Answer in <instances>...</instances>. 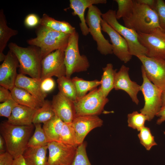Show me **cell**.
Masks as SVG:
<instances>
[{
	"label": "cell",
	"instance_id": "6da1fadb",
	"mask_svg": "<svg viewBox=\"0 0 165 165\" xmlns=\"http://www.w3.org/2000/svg\"><path fill=\"white\" fill-rule=\"evenodd\" d=\"M35 126L13 125L7 121L0 125V135L6 144V151L14 159L22 155L28 148L29 141L32 135Z\"/></svg>",
	"mask_w": 165,
	"mask_h": 165
},
{
	"label": "cell",
	"instance_id": "7a4b0ae2",
	"mask_svg": "<svg viewBox=\"0 0 165 165\" xmlns=\"http://www.w3.org/2000/svg\"><path fill=\"white\" fill-rule=\"evenodd\" d=\"M123 19L125 26L137 33L148 34L157 29H162L155 10L147 6L138 3L136 0H133L131 13Z\"/></svg>",
	"mask_w": 165,
	"mask_h": 165
},
{
	"label": "cell",
	"instance_id": "3957f363",
	"mask_svg": "<svg viewBox=\"0 0 165 165\" xmlns=\"http://www.w3.org/2000/svg\"><path fill=\"white\" fill-rule=\"evenodd\" d=\"M36 37L27 41L30 46L38 47L43 59L49 54L58 50H65L71 35L67 34L39 25L36 31Z\"/></svg>",
	"mask_w": 165,
	"mask_h": 165
},
{
	"label": "cell",
	"instance_id": "277c9868",
	"mask_svg": "<svg viewBox=\"0 0 165 165\" xmlns=\"http://www.w3.org/2000/svg\"><path fill=\"white\" fill-rule=\"evenodd\" d=\"M8 46L18 60L20 73L40 79L42 59L40 49L32 46L23 47L12 42L9 44Z\"/></svg>",
	"mask_w": 165,
	"mask_h": 165
},
{
	"label": "cell",
	"instance_id": "5b68a950",
	"mask_svg": "<svg viewBox=\"0 0 165 165\" xmlns=\"http://www.w3.org/2000/svg\"><path fill=\"white\" fill-rule=\"evenodd\" d=\"M116 10L110 9L102 13V19L126 40L131 55L136 57L140 55L146 56L147 50L140 42L138 33L119 23L116 17Z\"/></svg>",
	"mask_w": 165,
	"mask_h": 165
},
{
	"label": "cell",
	"instance_id": "8992f818",
	"mask_svg": "<svg viewBox=\"0 0 165 165\" xmlns=\"http://www.w3.org/2000/svg\"><path fill=\"white\" fill-rule=\"evenodd\" d=\"M79 39V34L75 30L70 35L67 46L64 51L66 76L69 78H70L72 74L74 73L87 71L90 66L86 56L80 53Z\"/></svg>",
	"mask_w": 165,
	"mask_h": 165
},
{
	"label": "cell",
	"instance_id": "52a82bcc",
	"mask_svg": "<svg viewBox=\"0 0 165 165\" xmlns=\"http://www.w3.org/2000/svg\"><path fill=\"white\" fill-rule=\"evenodd\" d=\"M85 18L89 33L97 43V49L102 54L106 55L113 53L112 46L102 33L101 22L102 20L100 10L92 5L88 8Z\"/></svg>",
	"mask_w": 165,
	"mask_h": 165
},
{
	"label": "cell",
	"instance_id": "ba28073f",
	"mask_svg": "<svg viewBox=\"0 0 165 165\" xmlns=\"http://www.w3.org/2000/svg\"><path fill=\"white\" fill-rule=\"evenodd\" d=\"M141 71L143 81L141 86V91L144 96L145 105L140 111L147 116L148 121H150L156 116L162 107L161 95L162 90L148 78L141 66Z\"/></svg>",
	"mask_w": 165,
	"mask_h": 165
},
{
	"label": "cell",
	"instance_id": "9c48e42d",
	"mask_svg": "<svg viewBox=\"0 0 165 165\" xmlns=\"http://www.w3.org/2000/svg\"><path fill=\"white\" fill-rule=\"evenodd\" d=\"M108 101L100 88H96L74 102L76 116H98L101 113Z\"/></svg>",
	"mask_w": 165,
	"mask_h": 165
},
{
	"label": "cell",
	"instance_id": "30bf717a",
	"mask_svg": "<svg viewBox=\"0 0 165 165\" xmlns=\"http://www.w3.org/2000/svg\"><path fill=\"white\" fill-rule=\"evenodd\" d=\"M137 57L141 62V67L150 81L162 90H165V60L144 55Z\"/></svg>",
	"mask_w": 165,
	"mask_h": 165
},
{
	"label": "cell",
	"instance_id": "8fae6325",
	"mask_svg": "<svg viewBox=\"0 0 165 165\" xmlns=\"http://www.w3.org/2000/svg\"><path fill=\"white\" fill-rule=\"evenodd\" d=\"M138 33L140 42L147 50L146 56L165 60V31L158 28L148 34Z\"/></svg>",
	"mask_w": 165,
	"mask_h": 165
},
{
	"label": "cell",
	"instance_id": "7c38bea8",
	"mask_svg": "<svg viewBox=\"0 0 165 165\" xmlns=\"http://www.w3.org/2000/svg\"><path fill=\"white\" fill-rule=\"evenodd\" d=\"M64 51L57 50L48 55L42 60L40 79L56 76L57 78L66 75L64 62Z\"/></svg>",
	"mask_w": 165,
	"mask_h": 165
},
{
	"label": "cell",
	"instance_id": "4fadbf2b",
	"mask_svg": "<svg viewBox=\"0 0 165 165\" xmlns=\"http://www.w3.org/2000/svg\"><path fill=\"white\" fill-rule=\"evenodd\" d=\"M78 146L60 141L49 142L48 145V162L50 165H71Z\"/></svg>",
	"mask_w": 165,
	"mask_h": 165
},
{
	"label": "cell",
	"instance_id": "5bb4252c",
	"mask_svg": "<svg viewBox=\"0 0 165 165\" xmlns=\"http://www.w3.org/2000/svg\"><path fill=\"white\" fill-rule=\"evenodd\" d=\"M102 30L109 37L113 53L120 60L126 63L132 58L129 46L126 40L102 19L101 22Z\"/></svg>",
	"mask_w": 165,
	"mask_h": 165
},
{
	"label": "cell",
	"instance_id": "9a60e30c",
	"mask_svg": "<svg viewBox=\"0 0 165 165\" xmlns=\"http://www.w3.org/2000/svg\"><path fill=\"white\" fill-rule=\"evenodd\" d=\"M19 63L14 54L10 50L0 66V85L10 91L15 86Z\"/></svg>",
	"mask_w": 165,
	"mask_h": 165
},
{
	"label": "cell",
	"instance_id": "2e32d148",
	"mask_svg": "<svg viewBox=\"0 0 165 165\" xmlns=\"http://www.w3.org/2000/svg\"><path fill=\"white\" fill-rule=\"evenodd\" d=\"M129 68L123 65L115 76L114 89L116 90H122L130 96L132 101L138 105L139 101L137 95L141 90V86L136 82L132 81L129 75Z\"/></svg>",
	"mask_w": 165,
	"mask_h": 165
},
{
	"label": "cell",
	"instance_id": "e0dca14e",
	"mask_svg": "<svg viewBox=\"0 0 165 165\" xmlns=\"http://www.w3.org/2000/svg\"><path fill=\"white\" fill-rule=\"evenodd\" d=\"M78 145L84 142L86 136L93 129L101 127L103 121L98 116H76L72 122Z\"/></svg>",
	"mask_w": 165,
	"mask_h": 165
},
{
	"label": "cell",
	"instance_id": "ac0fdd59",
	"mask_svg": "<svg viewBox=\"0 0 165 165\" xmlns=\"http://www.w3.org/2000/svg\"><path fill=\"white\" fill-rule=\"evenodd\" d=\"M51 102L56 116L64 123L72 122L76 116L73 101L59 92L53 96Z\"/></svg>",
	"mask_w": 165,
	"mask_h": 165
},
{
	"label": "cell",
	"instance_id": "d6986e66",
	"mask_svg": "<svg viewBox=\"0 0 165 165\" xmlns=\"http://www.w3.org/2000/svg\"><path fill=\"white\" fill-rule=\"evenodd\" d=\"M70 8L73 10V15L78 16L80 22L79 27L82 34L86 36L89 34L88 27L86 22L85 12L86 9L94 4H105L106 0H70Z\"/></svg>",
	"mask_w": 165,
	"mask_h": 165
},
{
	"label": "cell",
	"instance_id": "ffe728a7",
	"mask_svg": "<svg viewBox=\"0 0 165 165\" xmlns=\"http://www.w3.org/2000/svg\"><path fill=\"white\" fill-rule=\"evenodd\" d=\"M40 79L29 77L20 73L18 74L15 86L27 91L40 101L44 102L47 94L43 92L41 88Z\"/></svg>",
	"mask_w": 165,
	"mask_h": 165
},
{
	"label": "cell",
	"instance_id": "44dd1931",
	"mask_svg": "<svg viewBox=\"0 0 165 165\" xmlns=\"http://www.w3.org/2000/svg\"><path fill=\"white\" fill-rule=\"evenodd\" d=\"M36 109L17 104L13 109L7 121L11 124L20 126H28L33 124L32 121Z\"/></svg>",
	"mask_w": 165,
	"mask_h": 165
},
{
	"label": "cell",
	"instance_id": "7402d4cb",
	"mask_svg": "<svg viewBox=\"0 0 165 165\" xmlns=\"http://www.w3.org/2000/svg\"><path fill=\"white\" fill-rule=\"evenodd\" d=\"M47 145L28 147L22 156L28 165H50L48 162Z\"/></svg>",
	"mask_w": 165,
	"mask_h": 165
},
{
	"label": "cell",
	"instance_id": "603a6c76",
	"mask_svg": "<svg viewBox=\"0 0 165 165\" xmlns=\"http://www.w3.org/2000/svg\"><path fill=\"white\" fill-rule=\"evenodd\" d=\"M13 98L18 104L38 109L44 102L25 90L15 86L11 91Z\"/></svg>",
	"mask_w": 165,
	"mask_h": 165
},
{
	"label": "cell",
	"instance_id": "cb8c5ba5",
	"mask_svg": "<svg viewBox=\"0 0 165 165\" xmlns=\"http://www.w3.org/2000/svg\"><path fill=\"white\" fill-rule=\"evenodd\" d=\"M18 31L13 29L7 25L5 16L3 9L0 10V61H3L6 55L3 51L7 45L8 42L12 37L17 35Z\"/></svg>",
	"mask_w": 165,
	"mask_h": 165
},
{
	"label": "cell",
	"instance_id": "d4e9b609",
	"mask_svg": "<svg viewBox=\"0 0 165 165\" xmlns=\"http://www.w3.org/2000/svg\"><path fill=\"white\" fill-rule=\"evenodd\" d=\"M64 122L57 116L43 123L42 127L49 142L59 141Z\"/></svg>",
	"mask_w": 165,
	"mask_h": 165
},
{
	"label": "cell",
	"instance_id": "484cf974",
	"mask_svg": "<svg viewBox=\"0 0 165 165\" xmlns=\"http://www.w3.org/2000/svg\"><path fill=\"white\" fill-rule=\"evenodd\" d=\"M103 73L101 81V86L99 87L104 96H107L110 91L114 88L115 76L116 70L113 69L112 64H108L103 68Z\"/></svg>",
	"mask_w": 165,
	"mask_h": 165
},
{
	"label": "cell",
	"instance_id": "4316f807",
	"mask_svg": "<svg viewBox=\"0 0 165 165\" xmlns=\"http://www.w3.org/2000/svg\"><path fill=\"white\" fill-rule=\"evenodd\" d=\"M72 80L76 89L77 100L84 96L88 91L96 88L101 84L100 80L87 81L77 77H74Z\"/></svg>",
	"mask_w": 165,
	"mask_h": 165
},
{
	"label": "cell",
	"instance_id": "83f0119b",
	"mask_svg": "<svg viewBox=\"0 0 165 165\" xmlns=\"http://www.w3.org/2000/svg\"><path fill=\"white\" fill-rule=\"evenodd\" d=\"M55 116L51 102L49 101L45 100L42 106L36 110L33 116V123L43 124Z\"/></svg>",
	"mask_w": 165,
	"mask_h": 165
},
{
	"label": "cell",
	"instance_id": "f1b7e54d",
	"mask_svg": "<svg viewBox=\"0 0 165 165\" xmlns=\"http://www.w3.org/2000/svg\"><path fill=\"white\" fill-rule=\"evenodd\" d=\"M59 92L74 102L77 100L75 88L72 79L66 76L57 80Z\"/></svg>",
	"mask_w": 165,
	"mask_h": 165
},
{
	"label": "cell",
	"instance_id": "f546056e",
	"mask_svg": "<svg viewBox=\"0 0 165 165\" xmlns=\"http://www.w3.org/2000/svg\"><path fill=\"white\" fill-rule=\"evenodd\" d=\"M34 124L35 130L29 141L28 147H36L47 145L49 141L41 124Z\"/></svg>",
	"mask_w": 165,
	"mask_h": 165
},
{
	"label": "cell",
	"instance_id": "4dcf8cb0",
	"mask_svg": "<svg viewBox=\"0 0 165 165\" xmlns=\"http://www.w3.org/2000/svg\"><path fill=\"white\" fill-rule=\"evenodd\" d=\"M59 141L65 144L78 146L76 135L72 123H64L61 133Z\"/></svg>",
	"mask_w": 165,
	"mask_h": 165
},
{
	"label": "cell",
	"instance_id": "1f68e13d",
	"mask_svg": "<svg viewBox=\"0 0 165 165\" xmlns=\"http://www.w3.org/2000/svg\"><path fill=\"white\" fill-rule=\"evenodd\" d=\"M128 126L138 131L144 127L146 120L148 121L146 116L137 111H134L127 115Z\"/></svg>",
	"mask_w": 165,
	"mask_h": 165
},
{
	"label": "cell",
	"instance_id": "d6a6232c",
	"mask_svg": "<svg viewBox=\"0 0 165 165\" xmlns=\"http://www.w3.org/2000/svg\"><path fill=\"white\" fill-rule=\"evenodd\" d=\"M139 132L138 137L140 142L147 150H149L153 146L157 145L149 128L144 127Z\"/></svg>",
	"mask_w": 165,
	"mask_h": 165
},
{
	"label": "cell",
	"instance_id": "836d02e7",
	"mask_svg": "<svg viewBox=\"0 0 165 165\" xmlns=\"http://www.w3.org/2000/svg\"><path fill=\"white\" fill-rule=\"evenodd\" d=\"M118 5L116 12L117 20L127 17L131 13L133 6V0H115Z\"/></svg>",
	"mask_w": 165,
	"mask_h": 165
},
{
	"label": "cell",
	"instance_id": "e575fe53",
	"mask_svg": "<svg viewBox=\"0 0 165 165\" xmlns=\"http://www.w3.org/2000/svg\"><path fill=\"white\" fill-rule=\"evenodd\" d=\"M86 144L85 142L78 146L75 155L71 165H92L86 152Z\"/></svg>",
	"mask_w": 165,
	"mask_h": 165
},
{
	"label": "cell",
	"instance_id": "d590c367",
	"mask_svg": "<svg viewBox=\"0 0 165 165\" xmlns=\"http://www.w3.org/2000/svg\"><path fill=\"white\" fill-rule=\"evenodd\" d=\"M156 13L160 26L165 31V2L163 0H156L152 8Z\"/></svg>",
	"mask_w": 165,
	"mask_h": 165
},
{
	"label": "cell",
	"instance_id": "8d00e7d4",
	"mask_svg": "<svg viewBox=\"0 0 165 165\" xmlns=\"http://www.w3.org/2000/svg\"><path fill=\"white\" fill-rule=\"evenodd\" d=\"M59 21L44 13L40 19L39 24L47 28L61 32Z\"/></svg>",
	"mask_w": 165,
	"mask_h": 165
},
{
	"label": "cell",
	"instance_id": "74e56055",
	"mask_svg": "<svg viewBox=\"0 0 165 165\" xmlns=\"http://www.w3.org/2000/svg\"><path fill=\"white\" fill-rule=\"evenodd\" d=\"M18 104L13 98L0 104V116L8 119L10 116L15 107Z\"/></svg>",
	"mask_w": 165,
	"mask_h": 165
},
{
	"label": "cell",
	"instance_id": "f35d334b",
	"mask_svg": "<svg viewBox=\"0 0 165 165\" xmlns=\"http://www.w3.org/2000/svg\"><path fill=\"white\" fill-rule=\"evenodd\" d=\"M55 85L53 79L52 77H49L41 80L40 86L42 91L47 94L53 90Z\"/></svg>",
	"mask_w": 165,
	"mask_h": 165
},
{
	"label": "cell",
	"instance_id": "ab89813d",
	"mask_svg": "<svg viewBox=\"0 0 165 165\" xmlns=\"http://www.w3.org/2000/svg\"><path fill=\"white\" fill-rule=\"evenodd\" d=\"M40 19L36 14L31 13L27 15L24 21L25 25L27 27L31 28L39 24Z\"/></svg>",
	"mask_w": 165,
	"mask_h": 165
},
{
	"label": "cell",
	"instance_id": "60d3db41",
	"mask_svg": "<svg viewBox=\"0 0 165 165\" xmlns=\"http://www.w3.org/2000/svg\"><path fill=\"white\" fill-rule=\"evenodd\" d=\"M59 25L61 32L64 34L71 35L76 30L75 28L66 21H60Z\"/></svg>",
	"mask_w": 165,
	"mask_h": 165
},
{
	"label": "cell",
	"instance_id": "b9f144b4",
	"mask_svg": "<svg viewBox=\"0 0 165 165\" xmlns=\"http://www.w3.org/2000/svg\"><path fill=\"white\" fill-rule=\"evenodd\" d=\"M14 160L7 152L0 154V165H11Z\"/></svg>",
	"mask_w": 165,
	"mask_h": 165
},
{
	"label": "cell",
	"instance_id": "7bdbcfd3",
	"mask_svg": "<svg viewBox=\"0 0 165 165\" xmlns=\"http://www.w3.org/2000/svg\"><path fill=\"white\" fill-rule=\"evenodd\" d=\"M12 98L11 91L6 88L0 86V102L2 103Z\"/></svg>",
	"mask_w": 165,
	"mask_h": 165
},
{
	"label": "cell",
	"instance_id": "ee69618b",
	"mask_svg": "<svg viewBox=\"0 0 165 165\" xmlns=\"http://www.w3.org/2000/svg\"><path fill=\"white\" fill-rule=\"evenodd\" d=\"M156 116L159 117L156 121V123L160 125L165 121V106L161 108Z\"/></svg>",
	"mask_w": 165,
	"mask_h": 165
},
{
	"label": "cell",
	"instance_id": "f6af8a7d",
	"mask_svg": "<svg viewBox=\"0 0 165 165\" xmlns=\"http://www.w3.org/2000/svg\"><path fill=\"white\" fill-rule=\"evenodd\" d=\"M11 165H28L22 155L14 159Z\"/></svg>",
	"mask_w": 165,
	"mask_h": 165
},
{
	"label": "cell",
	"instance_id": "bcb514c9",
	"mask_svg": "<svg viewBox=\"0 0 165 165\" xmlns=\"http://www.w3.org/2000/svg\"><path fill=\"white\" fill-rule=\"evenodd\" d=\"M156 0H136L138 3L147 6L152 9Z\"/></svg>",
	"mask_w": 165,
	"mask_h": 165
},
{
	"label": "cell",
	"instance_id": "7dc6e473",
	"mask_svg": "<svg viewBox=\"0 0 165 165\" xmlns=\"http://www.w3.org/2000/svg\"><path fill=\"white\" fill-rule=\"evenodd\" d=\"M6 144L5 141L1 135H0V154L6 152Z\"/></svg>",
	"mask_w": 165,
	"mask_h": 165
},
{
	"label": "cell",
	"instance_id": "c3c4849f",
	"mask_svg": "<svg viewBox=\"0 0 165 165\" xmlns=\"http://www.w3.org/2000/svg\"><path fill=\"white\" fill-rule=\"evenodd\" d=\"M161 100L162 103V107L165 106V90H162L161 95ZM161 107V108H162Z\"/></svg>",
	"mask_w": 165,
	"mask_h": 165
}]
</instances>
